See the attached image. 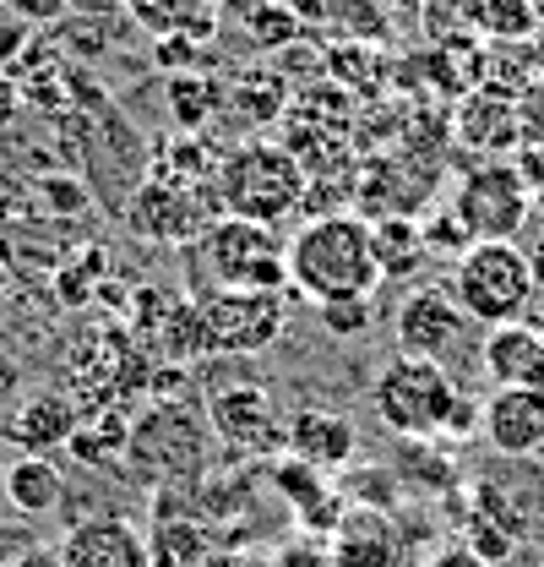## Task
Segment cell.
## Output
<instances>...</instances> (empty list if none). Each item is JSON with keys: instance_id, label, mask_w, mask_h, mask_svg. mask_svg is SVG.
I'll use <instances>...</instances> for the list:
<instances>
[{"instance_id": "3", "label": "cell", "mask_w": 544, "mask_h": 567, "mask_svg": "<svg viewBox=\"0 0 544 567\" xmlns=\"http://www.w3.org/2000/svg\"><path fill=\"white\" fill-rule=\"evenodd\" d=\"M305 192H311V169L283 147V142H240L218 158L212 175V203L229 218H251V224H272L289 213H305Z\"/></svg>"}, {"instance_id": "33", "label": "cell", "mask_w": 544, "mask_h": 567, "mask_svg": "<svg viewBox=\"0 0 544 567\" xmlns=\"http://www.w3.org/2000/svg\"><path fill=\"white\" fill-rule=\"evenodd\" d=\"M11 567H66V563H61V546H33V551H22Z\"/></svg>"}, {"instance_id": "11", "label": "cell", "mask_w": 544, "mask_h": 567, "mask_svg": "<svg viewBox=\"0 0 544 567\" xmlns=\"http://www.w3.org/2000/svg\"><path fill=\"white\" fill-rule=\"evenodd\" d=\"M452 137L479 158H512L517 153V87L484 76L474 93L458 99L452 110Z\"/></svg>"}, {"instance_id": "25", "label": "cell", "mask_w": 544, "mask_h": 567, "mask_svg": "<svg viewBox=\"0 0 544 567\" xmlns=\"http://www.w3.org/2000/svg\"><path fill=\"white\" fill-rule=\"evenodd\" d=\"M218 82H202V76H175L169 82V121L180 126V132H197V126H207L212 121V110H218Z\"/></svg>"}, {"instance_id": "15", "label": "cell", "mask_w": 544, "mask_h": 567, "mask_svg": "<svg viewBox=\"0 0 544 567\" xmlns=\"http://www.w3.org/2000/svg\"><path fill=\"white\" fill-rule=\"evenodd\" d=\"M61 563L66 567H153L147 557V535L136 529L132 518H82L71 524L61 540Z\"/></svg>"}, {"instance_id": "22", "label": "cell", "mask_w": 544, "mask_h": 567, "mask_svg": "<svg viewBox=\"0 0 544 567\" xmlns=\"http://www.w3.org/2000/svg\"><path fill=\"white\" fill-rule=\"evenodd\" d=\"M376 251H381V274H387V279L414 274V262H425V251H430L425 224H414L404 213H387V218L376 224Z\"/></svg>"}, {"instance_id": "32", "label": "cell", "mask_w": 544, "mask_h": 567, "mask_svg": "<svg viewBox=\"0 0 544 567\" xmlns=\"http://www.w3.org/2000/svg\"><path fill=\"white\" fill-rule=\"evenodd\" d=\"M17 115H22V99H17V82H11V76H0V132H6V126H11Z\"/></svg>"}, {"instance_id": "8", "label": "cell", "mask_w": 544, "mask_h": 567, "mask_svg": "<svg viewBox=\"0 0 544 567\" xmlns=\"http://www.w3.org/2000/svg\"><path fill=\"white\" fill-rule=\"evenodd\" d=\"M197 311L207 354H268L289 328V289H207Z\"/></svg>"}, {"instance_id": "10", "label": "cell", "mask_w": 544, "mask_h": 567, "mask_svg": "<svg viewBox=\"0 0 544 567\" xmlns=\"http://www.w3.org/2000/svg\"><path fill=\"white\" fill-rule=\"evenodd\" d=\"M207 425H212L218 442H229L240 453H257V458L283 453V436H289V415L278 410L272 388H262V382H229V388H218L207 399Z\"/></svg>"}, {"instance_id": "18", "label": "cell", "mask_w": 544, "mask_h": 567, "mask_svg": "<svg viewBox=\"0 0 544 567\" xmlns=\"http://www.w3.org/2000/svg\"><path fill=\"white\" fill-rule=\"evenodd\" d=\"M333 567H404V535L387 513L348 507L333 535Z\"/></svg>"}, {"instance_id": "9", "label": "cell", "mask_w": 544, "mask_h": 567, "mask_svg": "<svg viewBox=\"0 0 544 567\" xmlns=\"http://www.w3.org/2000/svg\"><path fill=\"white\" fill-rule=\"evenodd\" d=\"M393 339H398V354H419V360L447 365L469 339V311L441 284L408 289L398 300V311H393Z\"/></svg>"}, {"instance_id": "7", "label": "cell", "mask_w": 544, "mask_h": 567, "mask_svg": "<svg viewBox=\"0 0 544 567\" xmlns=\"http://www.w3.org/2000/svg\"><path fill=\"white\" fill-rule=\"evenodd\" d=\"M447 213L458 218L469 246H479V240H517L529 229V218H534V192H529L517 158H479L474 169L458 181Z\"/></svg>"}, {"instance_id": "13", "label": "cell", "mask_w": 544, "mask_h": 567, "mask_svg": "<svg viewBox=\"0 0 544 567\" xmlns=\"http://www.w3.org/2000/svg\"><path fill=\"white\" fill-rule=\"evenodd\" d=\"M283 453L300 458V464H311V470H322V475H343V470L354 464V453H359V431H354V421L338 415V410L305 404V410L289 415Z\"/></svg>"}, {"instance_id": "19", "label": "cell", "mask_w": 544, "mask_h": 567, "mask_svg": "<svg viewBox=\"0 0 544 567\" xmlns=\"http://www.w3.org/2000/svg\"><path fill=\"white\" fill-rule=\"evenodd\" d=\"M126 17L142 33H153L158 44H169V39L207 44L218 33V6L212 0H126Z\"/></svg>"}, {"instance_id": "38", "label": "cell", "mask_w": 544, "mask_h": 567, "mask_svg": "<svg viewBox=\"0 0 544 567\" xmlns=\"http://www.w3.org/2000/svg\"><path fill=\"white\" fill-rule=\"evenodd\" d=\"M540 567H544V557H540Z\"/></svg>"}, {"instance_id": "24", "label": "cell", "mask_w": 544, "mask_h": 567, "mask_svg": "<svg viewBox=\"0 0 544 567\" xmlns=\"http://www.w3.org/2000/svg\"><path fill=\"white\" fill-rule=\"evenodd\" d=\"M153 567H202L207 563V535L191 518H158V540H147Z\"/></svg>"}, {"instance_id": "4", "label": "cell", "mask_w": 544, "mask_h": 567, "mask_svg": "<svg viewBox=\"0 0 544 567\" xmlns=\"http://www.w3.org/2000/svg\"><path fill=\"white\" fill-rule=\"evenodd\" d=\"M452 295H458V306L479 328L523 322L529 306L540 300L529 251L517 240H479V246H469L458 257V268H452Z\"/></svg>"}, {"instance_id": "1", "label": "cell", "mask_w": 544, "mask_h": 567, "mask_svg": "<svg viewBox=\"0 0 544 567\" xmlns=\"http://www.w3.org/2000/svg\"><path fill=\"white\" fill-rule=\"evenodd\" d=\"M381 251L376 224L365 213L338 208L322 218H305L289 240V289L311 306L327 300H370L381 289Z\"/></svg>"}, {"instance_id": "26", "label": "cell", "mask_w": 544, "mask_h": 567, "mask_svg": "<svg viewBox=\"0 0 544 567\" xmlns=\"http://www.w3.org/2000/svg\"><path fill=\"white\" fill-rule=\"evenodd\" d=\"M343 496H348V507H365V513L398 507V486H393L387 470H354V475L343 481Z\"/></svg>"}, {"instance_id": "29", "label": "cell", "mask_w": 544, "mask_h": 567, "mask_svg": "<svg viewBox=\"0 0 544 567\" xmlns=\"http://www.w3.org/2000/svg\"><path fill=\"white\" fill-rule=\"evenodd\" d=\"M268 567H333V540L300 529V535H289V540L272 551Z\"/></svg>"}, {"instance_id": "12", "label": "cell", "mask_w": 544, "mask_h": 567, "mask_svg": "<svg viewBox=\"0 0 544 567\" xmlns=\"http://www.w3.org/2000/svg\"><path fill=\"white\" fill-rule=\"evenodd\" d=\"M479 431L501 458L544 453V388H495L479 404Z\"/></svg>"}, {"instance_id": "31", "label": "cell", "mask_w": 544, "mask_h": 567, "mask_svg": "<svg viewBox=\"0 0 544 567\" xmlns=\"http://www.w3.org/2000/svg\"><path fill=\"white\" fill-rule=\"evenodd\" d=\"M512 158H517V169H523V181L534 192V218H544V153L540 147H517Z\"/></svg>"}, {"instance_id": "16", "label": "cell", "mask_w": 544, "mask_h": 567, "mask_svg": "<svg viewBox=\"0 0 544 567\" xmlns=\"http://www.w3.org/2000/svg\"><path fill=\"white\" fill-rule=\"evenodd\" d=\"M6 436H11L22 453L50 458L55 447L76 442V410H71L66 393H55V388H33V393H22V399L11 404Z\"/></svg>"}, {"instance_id": "23", "label": "cell", "mask_w": 544, "mask_h": 567, "mask_svg": "<svg viewBox=\"0 0 544 567\" xmlns=\"http://www.w3.org/2000/svg\"><path fill=\"white\" fill-rule=\"evenodd\" d=\"M419 33L430 44L479 39V0H419Z\"/></svg>"}, {"instance_id": "27", "label": "cell", "mask_w": 544, "mask_h": 567, "mask_svg": "<svg viewBox=\"0 0 544 567\" xmlns=\"http://www.w3.org/2000/svg\"><path fill=\"white\" fill-rule=\"evenodd\" d=\"M316 322H322L333 339H359V333H370L376 306H370V300H327V306H316Z\"/></svg>"}, {"instance_id": "6", "label": "cell", "mask_w": 544, "mask_h": 567, "mask_svg": "<svg viewBox=\"0 0 544 567\" xmlns=\"http://www.w3.org/2000/svg\"><path fill=\"white\" fill-rule=\"evenodd\" d=\"M207 431L212 425L197 404H180V399L147 404L126 431V464L142 481H191L207 464V442H212Z\"/></svg>"}, {"instance_id": "28", "label": "cell", "mask_w": 544, "mask_h": 567, "mask_svg": "<svg viewBox=\"0 0 544 567\" xmlns=\"http://www.w3.org/2000/svg\"><path fill=\"white\" fill-rule=\"evenodd\" d=\"M517 147H540L544 153V71H534L517 87Z\"/></svg>"}, {"instance_id": "5", "label": "cell", "mask_w": 544, "mask_h": 567, "mask_svg": "<svg viewBox=\"0 0 544 567\" xmlns=\"http://www.w3.org/2000/svg\"><path fill=\"white\" fill-rule=\"evenodd\" d=\"M197 257L212 289H289V240L272 224L223 213L197 235Z\"/></svg>"}, {"instance_id": "37", "label": "cell", "mask_w": 544, "mask_h": 567, "mask_svg": "<svg viewBox=\"0 0 544 567\" xmlns=\"http://www.w3.org/2000/svg\"><path fill=\"white\" fill-rule=\"evenodd\" d=\"M0 481H6V470H0Z\"/></svg>"}, {"instance_id": "2", "label": "cell", "mask_w": 544, "mask_h": 567, "mask_svg": "<svg viewBox=\"0 0 544 567\" xmlns=\"http://www.w3.org/2000/svg\"><path fill=\"white\" fill-rule=\"evenodd\" d=\"M370 404L387 431H398L404 442L419 436H463L479 425V404L458 393V382L447 377V365L419 360V354H393L376 382H370Z\"/></svg>"}, {"instance_id": "34", "label": "cell", "mask_w": 544, "mask_h": 567, "mask_svg": "<svg viewBox=\"0 0 544 567\" xmlns=\"http://www.w3.org/2000/svg\"><path fill=\"white\" fill-rule=\"evenodd\" d=\"M436 567H484V563H479V557L469 551V546H447V551L436 557Z\"/></svg>"}, {"instance_id": "14", "label": "cell", "mask_w": 544, "mask_h": 567, "mask_svg": "<svg viewBox=\"0 0 544 567\" xmlns=\"http://www.w3.org/2000/svg\"><path fill=\"white\" fill-rule=\"evenodd\" d=\"M207 224H212V218H207V203L186 192L180 175L147 181L132 203V229L147 235V240H197Z\"/></svg>"}, {"instance_id": "36", "label": "cell", "mask_w": 544, "mask_h": 567, "mask_svg": "<svg viewBox=\"0 0 544 567\" xmlns=\"http://www.w3.org/2000/svg\"><path fill=\"white\" fill-rule=\"evenodd\" d=\"M529 268H534V289L544 295V235L534 240V246H529Z\"/></svg>"}, {"instance_id": "30", "label": "cell", "mask_w": 544, "mask_h": 567, "mask_svg": "<svg viewBox=\"0 0 544 567\" xmlns=\"http://www.w3.org/2000/svg\"><path fill=\"white\" fill-rule=\"evenodd\" d=\"M17 22H28V28H44V22H55V17H66L71 0H0Z\"/></svg>"}, {"instance_id": "21", "label": "cell", "mask_w": 544, "mask_h": 567, "mask_svg": "<svg viewBox=\"0 0 544 567\" xmlns=\"http://www.w3.org/2000/svg\"><path fill=\"white\" fill-rule=\"evenodd\" d=\"M540 33V0H479V39L495 50H523Z\"/></svg>"}, {"instance_id": "35", "label": "cell", "mask_w": 544, "mask_h": 567, "mask_svg": "<svg viewBox=\"0 0 544 567\" xmlns=\"http://www.w3.org/2000/svg\"><path fill=\"white\" fill-rule=\"evenodd\" d=\"M6 393H17V360L0 350V399H6Z\"/></svg>"}, {"instance_id": "17", "label": "cell", "mask_w": 544, "mask_h": 567, "mask_svg": "<svg viewBox=\"0 0 544 567\" xmlns=\"http://www.w3.org/2000/svg\"><path fill=\"white\" fill-rule=\"evenodd\" d=\"M479 365L495 388H544V328L534 322L490 328L479 344Z\"/></svg>"}, {"instance_id": "20", "label": "cell", "mask_w": 544, "mask_h": 567, "mask_svg": "<svg viewBox=\"0 0 544 567\" xmlns=\"http://www.w3.org/2000/svg\"><path fill=\"white\" fill-rule=\"evenodd\" d=\"M0 496L22 513V518H50L66 496V475L55 470V458H39V453H22L6 481H0Z\"/></svg>"}]
</instances>
